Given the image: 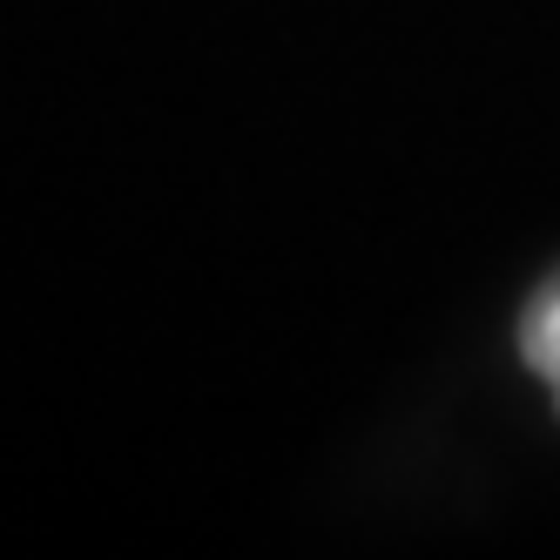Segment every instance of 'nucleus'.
Returning a JSON list of instances; mask_svg holds the SVG:
<instances>
[{
    "mask_svg": "<svg viewBox=\"0 0 560 560\" xmlns=\"http://www.w3.org/2000/svg\"><path fill=\"white\" fill-rule=\"evenodd\" d=\"M520 351H527V365L540 372V385L560 406V277H547V284L534 291L527 317H520Z\"/></svg>",
    "mask_w": 560,
    "mask_h": 560,
    "instance_id": "nucleus-1",
    "label": "nucleus"
}]
</instances>
